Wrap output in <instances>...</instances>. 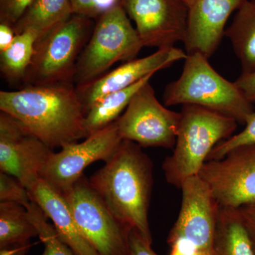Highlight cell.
Masks as SVG:
<instances>
[{
    "mask_svg": "<svg viewBox=\"0 0 255 255\" xmlns=\"http://www.w3.org/2000/svg\"><path fill=\"white\" fill-rule=\"evenodd\" d=\"M0 110L16 119L51 150L88 136L86 113L73 82L1 91Z\"/></svg>",
    "mask_w": 255,
    "mask_h": 255,
    "instance_id": "1",
    "label": "cell"
},
{
    "mask_svg": "<svg viewBox=\"0 0 255 255\" xmlns=\"http://www.w3.org/2000/svg\"><path fill=\"white\" fill-rule=\"evenodd\" d=\"M105 163L89 179L90 185L121 223L152 245L148 221L152 160L140 145L123 140Z\"/></svg>",
    "mask_w": 255,
    "mask_h": 255,
    "instance_id": "2",
    "label": "cell"
},
{
    "mask_svg": "<svg viewBox=\"0 0 255 255\" xmlns=\"http://www.w3.org/2000/svg\"><path fill=\"white\" fill-rule=\"evenodd\" d=\"M184 60L182 75L164 89V105L197 106L246 125L254 106L236 84L221 76L201 53L187 54Z\"/></svg>",
    "mask_w": 255,
    "mask_h": 255,
    "instance_id": "3",
    "label": "cell"
},
{
    "mask_svg": "<svg viewBox=\"0 0 255 255\" xmlns=\"http://www.w3.org/2000/svg\"><path fill=\"white\" fill-rule=\"evenodd\" d=\"M173 153L162 164L166 180L180 189L187 178L198 175L215 146L232 136L235 119L194 105L182 106Z\"/></svg>",
    "mask_w": 255,
    "mask_h": 255,
    "instance_id": "4",
    "label": "cell"
},
{
    "mask_svg": "<svg viewBox=\"0 0 255 255\" xmlns=\"http://www.w3.org/2000/svg\"><path fill=\"white\" fill-rule=\"evenodd\" d=\"M95 24L91 18L73 14L38 38L23 80L25 86L73 82L79 58Z\"/></svg>",
    "mask_w": 255,
    "mask_h": 255,
    "instance_id": "5",
    "label": "cell"
},
{
    "mask_svg": "<svg viewBox=\"0 0 255 255\" xmlns=\"http://www.w3.org/2000/svg\"><path fill=\"white\" fill-rule=\"evenodd\" d=\"M142 45L122 5L95 21V27L79 58L73 82L76 86L100 78L119 61L136 58Z\"/></svg>",
    "mask_w": 255,
    "mask_h": 255,
    "instance_id": "6",
    "label": "cell"
},
{
    "mask_svg": "<svg viewBox=\"0 0 255 255\" xmlns=\"http://www.w3.org/2000/svg\"><path fill=\"white\" fill-rule=\"evenodd\" d=\"M75 223L99 255H130L129 229L82 177L63 196Z\"/></svg>",
    "mask_w": 255,
    "mask_h": 255,
    "instance_id": "7",
    "label": "cell"
},
{
    "mask_svg": "<svg viewBox=\"0 0 255 255\" xmlns=\"http://www.w3.org/2000/svg\"><path fill=\"white\" fill-rule=\"evenodd\" d=\"M122 140L117 122H114L90 134L82 142L65 144L59 152H53L40 177L53 190L65 196L83 177L89 165L112 158Z\"/></svg>",
    "mask_w": 255,
    "mask_h": 255,
    "instance_id": "8",
    "label": "cell"
},
{
    "mask_svg": "<svg viewBox=\"0 0 255 255\" xmlns=\"http://www.w3.org/2000/svg\"><path fill=\"white\" fill-rule=\"evenodd\" d=\"M181 113L166 108L156 98L150 81L142 85L116 122L122 140L142 147L174 148Z\"/></svg>",
    "mask_w": 255,
    "mask_h": 255,
    "instance_id": "9",
    "label": "cell"
},
{
    "mask_svg": "<svg viewBox=\"0 0 255 255\" xmlns=\"http://www.w3.org/2000/svg\"><path fill=\"white\" fill-rule=\"evenodd\" d=\"M180 189L182 206L167 237L169 246L182 245L196 252L213 251L221 206L199 175L187 178Z\"/></svg>",
    "mask_w": 255,
    "mask_h": 255,
    "instance_id": "10",
    "label": "cell"
},
{
    "mask_svg": "<svg viewBox=\"0 0 255 255\" xmlns=\"http://www.w3.org/2000/svg\"><path fill=\"white\" fill-rule=\"evenodd\" d=\"M219 206L238 209L255 201V145L238 147L222 159L207 160L199 174Z\"/></svg>",
    "mask_w": 255,
    "mask_h": 255,
    "instance_id": "11",
    "label": "cell"
},
{
    "mask_svg": "<svg viewBox=\"0 0 255 255\" xmlns=\"http://www.w3.org/2000/svg\"><path fill=\"white\" fill-rule=\"evenodd\" d=\"M143 47L164 49L184 42L189 7L180 0H122Z\"/></svg>",
    "mask_w": 255,
    "mask_h": 255,
    "instance_id": "12",
    "label": "cell"
},
{
    "mask_svg": "<svg viewBox=\"0 0 255 255\" xmlns=\"http://www.w3.org/2000/svg\"><path fill=\"white\" fill-rule=\"evenodd\" d=\"M53 150L9 114H0V172L14 176L28 192Z\"/></svg>",
    "mask_w": 255,
    "mask_h": 255,
    "instance_id": "13",
    "label": "cell"
},
{
    "mask_svg": "<svg viewBox=\"0 0 255 255\" xmlns=\"http://www.w3.org/2000/svg\"><path fill=\"white\" fill-rule=\"evenodd\" d=\"M187 57L186 52L175 47L159 49L148 56L125 62L100 78L76 86L85 113L97 101L108 94L132 86L145 77L168 68L176 62L185 60Z\"/></svg>",
    "mask_w": 255,
    "mask_h": 255,
    "instance_id": "14",
    "label": "cell"
},
{
    "mask_svg": "<svg viewBox=\"0 0 255 255\" xmlns=\"http://www.w3.org/2000/svg\"><path fill=\"white\" fill-rule=\"evenodd\" d=\"M245 0H196L189 8L184 43L187 54L199 53L211 58L224 36L225 26Z\"/></svg>",
    "mask_w": 255,
    "mask_h": 255,
    "instance_id": "15",
    "label": "cell"
},
{
    "mask_svg": "<svg viewBox=\"0 0 255 255\" xmlns=\"http://www.w3.org/2000/svg\"><path fill=\"white\" fill-rule=\"evenodd\" d=\"M29 194L31 201L36 202L46 217L53 221L60 239L75 255H99L84 237L63 196L41 179L29 191Z\"/></svg>",
    "mask_w": 255,
    "mask_h": 255,
    "instance_id": "16",
    "label": "cell"
},
{
    "mask_svg": "<svg viewBox=\"0 0 255 255\" xmlns=\"http://www.w3.org/2000/svg\"><path fill=\"white\" fill-rule=\"evenodd\" d=\"M241 62L242 73L255 70V0H245L225 31Z\"/></svg>",
    "mask_w": 255,
    "mask_h": 255,
    "instance_id": "17",
    "label": "cell"
},
{
    "mask_svg": "<svg viewBox=\"0 0 255 255\" xmlns=\"http://www.w3.org/2000/svg\"><path fill=\"white\" fill-rule=\"evenodd\" d=\"M213 251L214 255H255L239 210L221 207Z\"/></svg>",
    "mask_w": 255,
    "mask_h": 255,
    "instance_id": "18",
    "label": "cell"
},
{
    "mask_svg": "<svg viewBox=\"0 0 255 255\" xmlns=\"http://www.w3.org/2000/svg\"><path fill=\"white\" fill-rule=\"evenodd\" d=\"M38 236L36 226L24 206L16 203H0V252L30 244Z\"/></svg>",
    "mask_w": 255,
    "mask_h": 255,
    "instance_id": "19",
    "label": "cell"
},
{
    "mask_svg": "<svg viewBox=\"0 0 255 255\" xmlns=\"http://www.w3.org/2000/svg\"><path fill=\"white\" fill-rule=\"evenodd\" d=\"M152 75H148L132 86L112 92L97 101L87 110L85 117L88 135L115 122L127 108L133 95L142 85L150 81Z\"/></svg>",
    "mask_w": 255,
    "mask_h": 255,
    "instance_id": "20",
    "label": "cell"
},
{
    "mask_svg": "<svg viewBox=\"0 0 255 255\" xmlns=\"http://www.w3.org/2000/svg\"><path fill=\"white\" fill-rule=\"evenodd\" d=\"M70 0H34L14 26L16 34L24 30H36L44 36L73 15Z\"/></svg>",
    "mask_w": 255,
    "mask_h": 255,
    "instance_id": "21",
    "label": "cell"
},
{
    "mask_svg": "<svg viewBox=\"0 0 255 255\" xmlns=\"http://www.w3.org/2000/svg\"><path fill=\"white\" fill-rule=\"evenodd\" d=\"M38 38L36 30L28 28L16 34L9 48L0 52V70L8 81L24 80Z\"/></svg>",
    "mask_w": 255,
    "mask_h": 255,
    "instance_id": "22",
    "label": "cell"
},
{
    "mask_svg": "<svg viewBox=\"0 0 255 255\" xmlns=\"http://www.w3.org/2000/svg\"><path fill=\"white\" fill-rule=\"evenodd\" d=\"M28 216L37 228L39 239L44 245L41 255H75L59 237L54 226L48 222V218L39 206L31 201L27 206Z\"/></svg>",
    "mask_w": 255,
    "mask_h": 255,
    "instance_id": "23",
    "label": "cell"
},
{
    "mask_svg": "<svg viewBox=\"0 0 255 255\" xmlns=\"http://www.w3.org/2000/svg\"><path fill=\"white\" fill-rule=\"evenodd\" d=\"M251 145H255V111L247 119L243 130L215 146L207 160L222 159L228 152L238 147Z\"/></svg>",
    "mask_w": 255,
    "mask_h": 255,
    "instance_id": "24",
    "label": "cell"
},
{
    "mask_svg": "<svg viewBox=\"0 0 255 255\" xmlns=\"http://www.w3.org/2000/svg\"><path fill=\"white\" fill-rule=\"evenodd\" d=\"M0 201L26 206L31 201L29 192L14 176L0 172Z\"/></svg>",
    "mask_w": 255,
    "mask_h": 255,
    "instance_id": "25",
    "label": "cell"
},
{
    "mask_svg": "<svg viewBox=\"0 0 255 255\" xmlns=\"http://www.w3.org/2000/svg\"><path fill=\"white\" fill-rule=\"evenodd\" d=\"M73 14L97 20L116 6L122 0H70Z\"/></svg>",
    "mask_w": 255,
    "mask_h": 255,
    "instance_id": "26",
    "label": "cell"
},
{
    "mask_svg": "<svg viewBox=\"0 0 255 255\" xmlns=\"http://www.w3.org/2000/svg\"><path fill=\"white\" fill-rule=\"evenodd\" d=\"M34 0H0V23L14 27Z\"/></svg>",
    "mask_w": 255,
    "mask_h": 255,
    "instance_id": "27",
    "label": "cell"
},
{
    "mask_svg": "<svg viewBox=\"0 0 255 255\" xmlns=\"http://www.w3.org/2000/svg\"><path fill=\"white\" fill-rule=\"evenodd\" d=\"M255 253V201L238 209Z\"/></svg>",
    "mask_w": 255,
    "mask_h": 255,
    "instance_id": "28",
    "label": "cell"
},
{
    "mask_svg": "<svg viewBox=\"0 0 255 255\" xmlns=\"http://www.w3.org/2000/svg\"><path fill=\"white\" fill-rule=\"evenodd\" d=\"M151 246L152 245L146 241L136 231H130V255H158L152 249Z\"/></svg>",
    "mask_w": 255,
    "mask_h": 255,
    "instance_id": "29",
    "label": "cell"
},
{
    "mask_svg": "<svg viewBox=\"0 0 255 255\" xmlns=\"http://www.w3.org/2000/svg\"><path fill=\"white\" fill-rule=\"evenodd\" d=\"M247 99L252 103L255 102V70L249 74H241L235 82Z\"/></svg>",
    "mask_w": 255,
    "mask_h": 255,
    "instance_id": "30",
    "label": "cell"
},
{
    "mask_svg": "<svg viewBox=\"0 0 255 255\" xmlns=\"http://www.w3.org/2000/svg\"><path fill=\"white\" fill-rule=\"evenodd\" d=\"M16 36L14 27L6 23H0V52L9 48Z\"/></svg>",
    "mask_w": 255,
    "mask_h": 255,
    "instance_id": "31",
    "label": "cell"
},
{
    "mask_svg": "<svg viewBox=\"0 0 255 255\" xmlns=\"http://www.w3.org/2000/svg\"><path fill=\"white\" fill-rule=\"evenodd\" d=\"M31 248V245L18 246L10 249L9 251L0 252V255H27L28 251Z\"/></svg>",
    "mask_w": 255,
    "mask_h": 255,
    "instance_id": "32",
    "label": "cell"
},
{
    "mask_svg": "<svg viewBox=\"0 0 255 255\" xmlns=\"http://www.w3.org/2000/svg\"><path fill=\"white\" fill-rule=\"evenodd\" d=\"M194 255H214V251L196 252Z\"/></svg>",
    "mask_w": 255,
    "mask_h": 255,
    "instance_id": "33",
    "label": "cell"
},
{
    "mask_svg": "<svg viewBox=\"0 0 255 255\" xmlns=\"http://www.w3.org/2000/svg\"><path fill=\"white\" fill-rule=\"evenodd\" d=\"M180 1H182V2H184V4H187V6H189V8H190L191 5L194 4V1H195L196 0H180Z\"/></svg>",
    "mask_w": 255,
    "mask_h": 255,
    "instance_id": "34",
    "label": "cell"
}]
</instances>
